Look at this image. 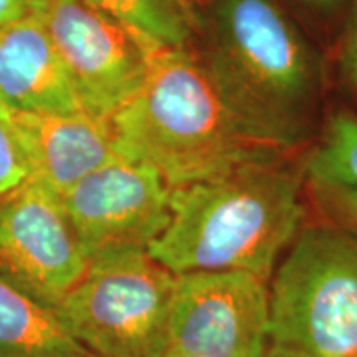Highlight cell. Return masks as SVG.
I'll return each mask as SVG.
<instances>
[{
	"instance_id": "obj_4",
	"label": "cell",
	"mask_w": 357,
	"mask_h": 357,
	"mask_svg": "<svg viewBox=\"0 0 357 357\" xmlns=\"http://www.w3.org/2000/svg\"><path fill=\"white\" fill-rule=\"evenodd\" d=\"M271 349L357 357V235L305 223L270 280Z\"/></svg>"
},
{
	"instance_id": "obj_16",
	"label": "cell",
	"mask_w": 357,
	"mask_h": 357,
	"mask_svg": "<svg viewBox=\"0 0 357 357\" xmlns=\"http://www.w3.org/2000/svg\"><path fill=\"white\" fill-rule=\"evenodd\" d=\"M337 66L342 82L357 91V0L349 2V13L339 47Z\"/></svg>"
},
{
	"instance_id": "obj_18",
	"label": "cell",
	"mask_w": 357,
	"mask_h": 357,
	"mask_svg": "<svg viewBox=\"0 0 357 357\" xmlns=\"http://www.w3.org/2000/svg\"><path fill=\"white\" fill-rule=\"evenodd\" d=\"M301 2L316 12H334L351 0H301Z\"/></svg>"
},
{
	"instance_id": "obj_10",
	"label": "cell",
	"mask_w": 357,
	"mask_h": 357,
	"mask_svg": "<svg viewBox=\"0 0 357 357\" xmlns=\"http://www.w3.org/2000/svg\"><path fill=\"white\" fill-rule=\"evenodd\" d=\"M29 166V178L63 197L84 176L118 153L111 119L78 111L25 113L3 108Z\"/></svg>"
},
{
	"instance_id": "obj_17",
	"label": "cell",
	"mask_w": 357,
	"mask_h": 357,
	"mask_svg": "<svg viewBox=\"0 0 357 357\" xmlns=\"http://www.w3.org/2000/svg\"><path fill=\"white\" fill-rule=\"evenodd\" d=\"M35 2L37 0H0V29L33 13Z\"/></svg>"
},
{
	"instance_id": "obj_1",
	"label": "cell",
	"mask_w": 357,
	"mask_h": 357,
	"mask_svg": "<svg viewBox=\"0 0 357 357\" xmlns=\"http://www.w3.org/2000/svg\"><path fill=\"white\" fill-rule=\"evenodd\" d=\"M202 56L245 129L284 155L306 153L318 136L319 58L276 0H208L197 17Z\"/></svg>"
},
{
	"instance_id": "obj_13",
	"label": "cell",
	"mask_w": 357,
	"mask_h": 357,
	"mask_svg": "<svg viewBox=\"0 0 357 357\" xmlns=\"http://www.w3.org/2000/svg\"><path fill=\"white\" fill-rule=\"evenodd\" d=\"M0 357H95L55 311L0 281Z\"/></svg>"
},
{
	"instance_id": "obj_5",
	"label": "cell",
	"mask_w": 357,
	"mask_h": 357,
	"mask_svg": "<svg viewBox=\"0 0 357 357\" xmlns=\"http://www.w3.org/2000/svg\"><path fill=\"white\" fill-rule=\"evenodd\" d=\"M176 281L149 250L109 248L89 257L53 311L95 357H162L171 347Z\"/></svg>"
},
{
	"instance_id": "obj_14",
	"label": "cell",
	"mask_w": 357,
	"mask_h": 357,
	"mask_svg": "<svg viewBox=\"0 0 357 357\" xmlns=\"http://www.w3.org/2000/svg\"><path fill=\"white\" fill-rule=\"evenodd\" d=\"M154 47L184 48L194 37L197 15L189 0H86Z\"/></svg>"
},
{
	"instance_id": "obj_6",
	"label": "cell",
	"mask_w": 357,
	"mask_h": 357,
	"mask_svg": "<svg viewBox=\"0 0 357 357\" xmlns=\"http://www.w3.org/2000/svg\"><path fill=\"white\" fill-rule=\"evenodd\" d=\"M33 13L50 35L82 108L113 118L141 88L158 50L86 0H37Z\"/></svg>"
},
{
	"instance_id": "obj_11",
	"label": "cell",
	"mask_w": 357,
	"mask_h": 357,
	"mask_svg": "<svg viewBox=\"0 0 357 357\" xmlns=\"http://www.w3.org/2000/svg\"><path fill=\"white\" fill-rule=\"evenodd\" d=\"M0 106L47 114L84 111L50 35L35 13L0 29Z\"/></svg>"
},
{
	"instance_id": "obj_15",
	"label": "cell",
	"mask_w": 357,
	"mask_h": 357,
	"mask_svg": "<svg viewBox=\"0 0 357 357\" xmlns=\"http://www.w3.org/2000/svg\"><path fill=\"white\" fill-rule=\"evenodd\" d=\"M29 177V166L7 116L0 106V195Z\"/></svg>"
},
{
	"instance_id": "obj_8",
	"label": "cell",
	"mask_w": 357,
	"mask_h": 357,
	"mask_svg": "<svg viewBox=\"0 0 357 357\" xmlns=\"http://www.w3.org/2000/svg\"><path fill=\"white\" fill-rule=\"evenodd\" d=\"M171 347L197 357L270 356V281L248 271L177 275Z\"/></svg>"
},
{
	"instance_id": "obj_7",
	"label": "cell",
	"mask_w": 357,
	"mask_h": 357,
	"mask_svg": "<svg viewBox=\"0 0 357 357\" xmlns=\"http://www.w3.org/2000/svg\"><path fill=\"white\" fill-rule=\"evenodd\" d=\"M88 261L60 195L29 177L0 195V281L55 310Z\"/></svg>"
},
{
	"instance_id": "obj_20",
	"label": "cell",
	"mask_w": 357,
	"mask_h": 357,
	"mask_svg": "<svg viewBox=\"0 0 357 357\" xmlns=\"http://www.w3.org/2000/svg\"><path fill=\"white\" fill-rule=\"evenodd\" d=\"M268 357H294V356L287 354V352L276 351V349H270V356H268Z\"/></svg>"
},
{
	"instance_id": "obj_3",
	"label": "cell",
	"mask_w": 357,
	"mask_h": 357,
	"mask_svg": "<svg viewBox=\"0 0 357 357\" xmlns=\"http://www.w3.org/2000/svg\"><path fill=\"white\" fill-rule=\"evenodd\" d=\"M111 123L118 153L155 169L172 189L288 158L245 129L187 47L155 52L141 88Z\"/></svg>"
},
{
	"instance_id": "obj_9",
	"label": "cell",
	"mask_w": 357,
	"mask_h": 357,
	"mask_svg": "<svg viewBox=\"0 0 357 357\" xmlns=\"http://www.w3.org/2000/svg\"><path fill=\"white\" fill-rule=\"evenodd\" d=\"M171 197L155 169L116 154L61 200L89 258L109 248L149 250L171 220Z\"/></svg>"
},
{
	"instance_id": "obj_2",
	"label": "cell",
	"mask_w": 357,
	"mask_h": 357,
	"mask_svg": "<svg viewBox=\"0 0 357 357\" xmlns=\"http://www.w3.org/2000/svg\"><path fill=\"white\" fill-rule=\"evenodd\" d=\"M305 153L172 189L149 253L174 275L248 271L270 281L305 227Z\"/></svg>"
},
{
	"instance_id": "obj_12",
	"label": "cell",
	"mask_w": 357,
	"mask_h": 357,
	"mask_svg": "<svg viewBox=\"0 0 357 357\" xmlns=\"http://www.w3.org/2000/svg\"><path fill=\"white\" fill-rule=\"evenodd\" d=\"M305 187L321 218L357 235V114L329 116L305 153Z\"/></svg>"
},
{
	"instance_id": "obj_19",
	"label": "cell",
	"mask_w": 357,
	"mask_h": 357,
	"mask_svg": "<svg viewBox=\"0 0 357 357\" xmlns=\"http://www.w3.org/2000/svg\"><path fill=\"white\" fill-rule=\"evenodd\" d=\"M162 357H197V356L187 354V352H184V351L176 349V347H169V349L164 352Z\"/></svg>"
}]
</instances>
